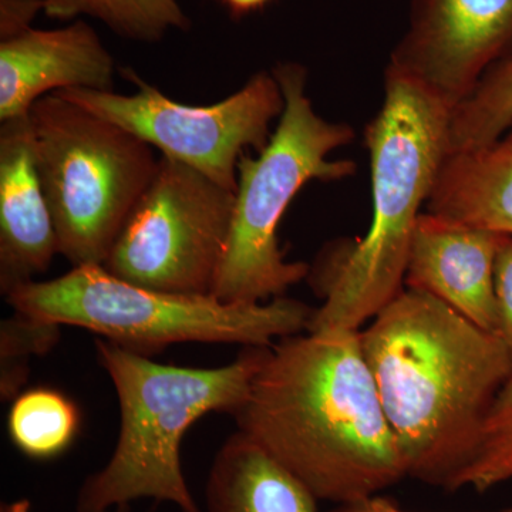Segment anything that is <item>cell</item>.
Segmentation results:
<instances>
[{"label": "cell", "mask_w": 512, "mask_h": 512, "mask_svg": "<svg viewBox=\"0 0 512 512\" xmlns=\"http://www.w3.org/2000/svg\"><path fill=\"white\" fill-rule=\"evenodd\" d=\"M59 254L29 113L0 121V292L35 281Z\"/></svg>", "instance_id": "4fadbf2b"}, {"label": "cell", "mask_w": 512, "mask_h": 512, "mask_svg": "<svg viewBox=\"0 0 512 512\" xmlns=\"http://www.w3.org/2000/svg\"><path fill=\"white\" fill-rule=\"evenodd\" d=\"M114 70L113 56L83 20L2 40L0 121L28 114L37 100L59 90L113 92Z\"/></svg>", "instance_id": "8fae6325"}, {"label": "cell", "mask_w": 512, "mask_h": 512, "mask_svg": "<svg viewBox=\"0 0 512 512\" xmlns=\"http://www.w3.org/2000/svg\"><path fill=\"white\" fill-rule=\"evenodd\" d=\"M121 76L137 92L119 94L67 89L56 96L130 131L164 157L190 165L215 183L237 191L239 158L261 153L271 124L282 116L285 97L274 73L258 72L237 93L211 106H187L124 67Z\"/></svg>", "instance_id": "9c48e42d"}, {"label": "cell", "mask_w": 512, "mask_h": 512, "mask_svg": "<svg viewBox=\"0 0 512 512\" xmlns=\"http://www.w3.org/2000/svg\"><path fill=\"white\" fill-rule=\"evenodd\" d=\"M235 192L161 156L104 268L156 291L212 295L231 234Z\"/></svg>", "instance_id": "ba28073f"}, {"label": "cell", "mask_w": 512, "mask_h": 512, "mask_svg": "<svg viewBox=\"0 0 512 512\" xmlns=\"http://www.w3.org/2000/svg\"><path fill=\"white\" fill-rule=\"evenodd\" d=\"M512 53V0H413L387 69L456 110Z\"/></svg>", "instance_id": "30bf717a"}, {"label": "cell", "mask_w": 512, "mask_h": 512, "mask_svg": "<svg viewBox=\"0 0 512 512\" xmlns=\"http://www.w3.org/2000/svg\"><path fill=\"white\" fill-rule=\"evenodd\" d=\"M16 312L77 326L138 355L175 343L272 346L308 329L311 306L279 296L268 303H227L131 284L103 265L73 266L50 281H32L5 296Z\"/></svg>", "instance_id": "8992f818"}, {"label": "cell", "mask_w": 512, "mask_h": 512, "mask_svg": "<svg viewBox=\"0 0 512 512\" xmlns=\"http://www.w3.org/2000/svg\"><path fill=\"white\" fill-rule=\"evenodd\" d=\"M101 512H131L130 504H121L117 505V507L110 508V510L101 511Z\"/></svg>", "instance_id": "d4e9b609"}, {"label": "cell", "mask_w": 512, "mask_h": 512, "mask_svg": "<svg viewBox=\"0 0 512 512\" xmlns=\"http://www.w3.org/2000/svg\"><path fill=\"white\" fill-rule=\"evenodd\" d=\"M232 416L319 501L353 503L407 477L359 332L299 333L268 346Z\"/></svg>", "instance_id": "6da1fadb"}, {"label": "cell", "mask_w": 512, "mask_h": 512, "mask_svg": "<svg viewBox=\"0 0 512 512\" xmlns=\"http://www.w3.org/2000/svg\"><path fill=\"white\" fill-rule=\"evenodd\" d=\"M495 301L498 312V338L512 353V237L503 235L494 268Z\"/></svg>", "instance_id": "44dd1931"}, {"label": "cell", "mask_w": 512, "mask_h": 512, "mask_svg": "<svg viewBox=\"0 0 512 512\" xmlns=\"http://www.w3.org/2000/svg\"><path fill=\"white\" fill-rule=\"evenodd\" d=\"M82 414L70 397L35 387L13 400L8 416L10 440L25 456L49 460L63 454L79 434Z\"/></svg>", "instance_id": "2e32d148"}, {"label": "cell", "mask_w": 512, "mask_h": 512, "mask_svg": "<svg viewBox=\"0 0 512 512\" xmlns=\"http://www.w3.org/2000/svg\"><path fill=\"white\" fill-rule=\"evenodd\" d=\"M40 10H45V0H0V36L10 39L30 29V23Z\"/></svg>", "instance_id": "7402d4cb"}, {"label": "cell", "mask_w": 512, "mask_h": 512, "mask_svg": "<svg viewBox=\"0 0 512 512\" xmlns=\"http://www.w3.org/2000/svg\"><path fill=\"white\" fill-rule=\"evenodd\" d=\"M453 109L386 69L384 100L367 124L372 222L349 249L320 256L308 278L325 299L306 332H359L404 289L414 231L450 151Z\"/></svg>", "instance_id": "3957f363"}, {"label": "cell", "mask_w": 512, "mask_h": 512, "mask_svg": "<svg viewBox=\"0 0 512 512\" xmlns=\"http://www.w3.org/2000/svg\"><path fill=\"white\" fill-rule=\"evenodd\" d=\"M508 481H512V375L488 410L476 454L458 478L456 491L473 488L485 493Z\"/></svg>", "instance_id": "d6986e66"}, {"label": "cell", "mask_w": 512, "mask_h": 512, "mask_svg": "<svg viewBox=\"0 0 512 512\" xmlns=\"http://www.w3.org/2000/svg\"><path fill=\"white\" fill-rule=\"evenodd\" d=\"M318 498L241 431L218 450L205 488V512H319Z\"/></svg>", "instance_id": "9a60e30c"}, {"label": "cell", "mask_w": 512, "mask_h": 512, "mask_svg": "<svg viewBox=\"0 0 512 512\" xmlns=\"http://www.w3.org/2000/svg\"><path fill=\"white\" fill-rule=\"evenodd\" d=\"M43 12L59 20L92 16L116 35L138 42H158L168 30L190 28L178 0H45Z\"/></svg>", "instance_id": "e0dca14e"}, {"label": "cell", "mask_w": 512, "mask_h": 512, "mask_svg": "<svg viewBox=\"0 0 512 512\" xmlns=\"http://www.w3.org/2000/svg\"><path fill=\"white\" fill-rule=\"evenodd\" d=\"M512 127V53L495 64L474 93L453 111L450 153L494 143Z\"/></svg>", "instance_id": "ac0fdd59"}, {"label": "cell", "mask_w": 512, "mask_h": 512, "mask_svg": "<svg viewBox=\"0 0 512 512\" xmlns=\"http://www.w3.org/2000/svg\"><path fill=\"white\" fill-rule=\"evenodd\" d=\"M285 97V109L271 140L258 157L239 158L238 185L227 251L212 296L227 303H262L285 296L308 278L311 266L288 262L278 242V227L293 198L313 180H343L356 164L329 160L355 138L346 123L320 117L306 94L308 72L299 63L272 70Z\"/></svg>", "instance_id": "5b68a950"}, {"label": "cell", "mask_w": 512, "mask_h": 512, "mask_svg": "<svg viewBox=\"0 0 512 512\" xmlns=\"http://www.w3.org/2000/svg\"><path fill=\"white\" fill-rule=\"evenodd\" d=\"M29 117L59 254L73 266L103 265L160 158L130 131L55 93Z\"/></svg>", "instance_id": "52a82bcc"}, {"label": "cell", "mask_w": 512, "mask_h": 512, "mask_svg": "<svg viewBox=\"0 0 512 512\" xmlns=\"http://www.w3.org/2000/svg\"><path fill=\"white\" fill-rule=\"evenodd\" d=\"M424 211L512 237V127L488 146L448 153Z\"/></svg>", "instance_id": "5bb4252c"}, {"label": "cell", "mask_w": 512, "mask_h": 512, "mask_svg": "<svg viewBox=\"0 0 512 512\" xmlns=\"http://www.w3.org/2000/svg\"><path fill=\"white\" fill-rule=\"evenodd\" d=\"M330 512H407L394 503L390 498L382 497L380 494L370 495L362 500L353 503L340 504ZM498 512H512V508Z\"/></svg>", "instance_id": "603a6c76"}, {"label": "cell", "mask_w": 512, "mask_h": 512, "mask_svg": "<svg viewBox=\"0 0 512 512\" xmlns=\"http://www.w3.org/2000/svg\"><path fill=\"white\" fill-rule=\"evenodd\" d=\"M407 477L456 491L512 353L430 293L406 288L359 330Z\"/></svg>", "instance_id": "7a4b0ae2"}, {"label": "cell", "mask_w": 512, "mask_h": 512, "mask_svg": "<svg viewBox=\"0 0 512 512\" xmlns=\"http://www.w3.org/2000/svg\"><path fill=\"white\" fill-rule=\"evenodd\" d=\"M501 238V234L423 211L414 231L404 286L430 293L497 335L494 268Z\"/></svg>", "instance_id": "7c38bea8"}, {"label": "cell", "mask_w": 512, "mask_h": 512, "mask_svg": "<svg viewBox=\"0 0 512 512\" xmlns=\"http://www.w3.org/2000/svg\"><path fill=\"white\" fill-rule=\"evenodd\" d=\"M62 325L16 312L0 323V396L13 402L28 383L32 357L55 348Z\"/></svg>", "instance_id": "ffe728a7"}, {"label": "cell", "mask_w": 512, "mask_h": 512, "mask_svg": "<svg viewBox=\"0 0 512 512\" xmlns=\"http://www.w3.org/2000/svg\"><path fill=\"white\" fill-rule=\"evenodd\" d=\"M265 348L245 346L229 365L197 369L163 365L97 340V359L119 397L120 433L109 463L80 487L77 512L106 511L140 498L202 512L181 466L183 437L205 414L237 412Z\"/></svg>", "instance_id": "277c9868"}, {"label": "cell", "mask_w": 512, "mask_h": 512, "mask_svg": "<svg viewBox=\"0 0 512 512\" xmlns=\"http://www.w3.org/2000/svg\"><path fill=\"white\" fill-rule=\"evenodd\" d=\"M220 2L232 13V16L241 18L248 13L264 9L272 0H220Z\"/></svg>", "instance_id": "cb8c5ba5"}]
</instances>
